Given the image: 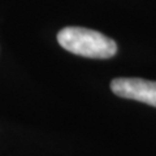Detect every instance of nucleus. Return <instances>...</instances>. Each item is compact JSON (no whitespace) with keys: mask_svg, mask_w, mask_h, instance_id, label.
I'll return each instance as SVG.
<instances>
[{"mask_svg":"<svg viewBox=\"0 0 156 156\" xmlns=\"http://www.w3.org/2000/svg\"><path fill=\"white\" fill-rule=\"evenodd\" d=\"M57 42L62 48L74 55L91 58H109L117 52L115 41L86 27H64L57 34Z\"/></svg>","mask_w":156,"mask_h":156,"instance_id":"f257e3e1","label":"nucleus"},{"mask_svg":"<svg viewBox=\"0 0 156 156\" xmlns=\"http://www.w3.org/2000/svg\"><path fill=\"white\" fill-rule=\"evenodd\" d=\"M111 90L117 96L133 99L156 107V82L142 78H115Z\"/></svg>","mask_w":156,"mask_h":156,"instance_id":"f03ea898","label":"nucleus"}]
</instances>
